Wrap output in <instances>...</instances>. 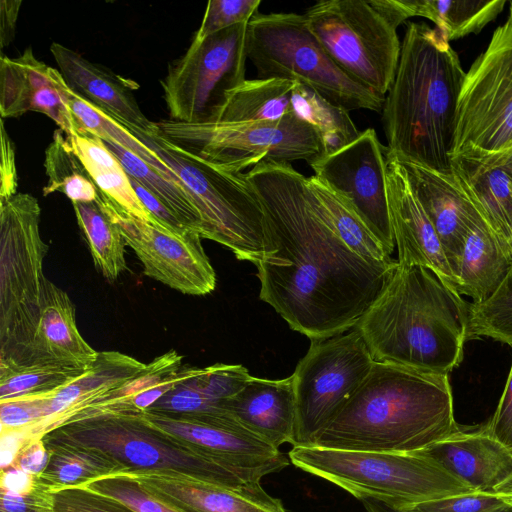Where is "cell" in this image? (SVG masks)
Instances as JSON below:
<instances>
[{
  "instance_id": "cell-52",
  "label": "cell",
  "mask_w": 512,
  "mask_h": 512,
  "mask_svg": "<svg viewBox=\"0 0 512 512\" xmlns=\"http://www.w3.org/2000/svg\"><path fill=\"white\" fill-rule=\"evenodd\" d=\"M49 459V450L46 448L42 438H37L27 443L20 450L12 465L17 466L32 476H38L46 468Z\"/></svg>"
},
{
  "instance_id": "cell-30",
  "label": "cell",
  "mask_w": 512,
  "mask_h": 512,
  "mask_svg": "<svg viewBox=\"0 0 512 512\" xmlns=\"http://www.w3.org/2000/svg\"><path fill=\"white\" fill-rule=\"evenodd\" d=\"M295 84L282 78L244 80L225 93L222 105L205 122H277L291 112Z\"/></svg>"
},
{
  "instance_id": "cell-26",
  "label": "cell",
  "mask_w": 512,
  "mask_h": 512,
  "mask_svg": "<svg viewBox=\"0 0 512 512\" xmlns=\"http://www.w3.org/2000/svg\"><path fill=\"white\" fill-rule=\"evenodd\" d=\"M225 408L243 427L272 446L293 445L296 405L292 375L277 380L251 376Z\"/></svg>"
},
{
  "instance_id": "cell-14",
  "label": "cell",
  "mask_w": 512,
  "mask_h": 512,
  "mask_svg": "<svg viewBox=\"0 0 512 512\" xmlns=\"http://www.w3.org/2000/svg\"><path fill=\"white\" fill-rule=\"evenodd\" d=\"M247 25L242 23L204 39L193 38L161 80L170 120L200 123L222 105L225 93L245 79Z\"/></svg>"
},
{
  "instance_id": "cell-36",
  "label": "cell",
  "mask_w": 512,
  "mask_h": 512,
  "mask_svg": "<svg viewBox=\"0 0 512 512\" xmlns=\"http://www.w3.org/2000/svg\"><path fill=\"white\" fill-rule=\"evenodd\" d=\"M95 266L109 281H115L126 270V242L118 226L98 202H72Z\"/></svg>"
},
{
  "instance_id": "cell-23",
  "label": "cell",
  "mask_w": 512,
  "mask_h": 512,
  "mask_svg": "<svg viewBox=\"0 0 512 512\" xmlns=\"http://www.w3.org/2000/svg\"><path fill=\"white\" fill-rule=\"evenodd\" d=\"M399 161L438 234L456 277L465 238L473 224L482 217L453 173H443L410 161Z\"/></svg>"
},
{
  "instance_id": "cell-10",
  "label": "cell",
  "mask_w": 512,
  "mask_h": 512,
  "mask_svg": "<svg viewBox=\"0 0 512 512\" xmlns=\"http://www.w3.org/2000/svg\"><path fill=\"white\" fill-rule=\"evenodd\" d=\"M159 133L195 156L232 173L262 163L306 161L323 155L313 127L292 112L277 122H156Z\"/></svg>"
},
{
  "instance_id": "cell-44",
  "label": "cell",
  "mask_w": 512,
  "mask_h": 512,
  "mask_svg": "<svg viewBox=\"0 0 512 512\" xmlns=\"http://www.w3.org/2000/svg\"><path fill=\"white\" fill-rule=\"evenodd\" d=\"M261 0H210L194 38L204 39L235 25L248 23L258 13Z\"/></svg>"
},
{
  "instance_id": "cell-20",
  "label": "cell",
  "mask_w": 512,
  "mask_h": 512,
  "mask_svg": "<svg viewBox=\"0 0 512 512\" xmlns=\"http://www.w3.org/2000/svg\"><path fill=\"white\" fill-rule=\"evenodd\" d=\"M418 452L478 493L512 497V450L494 438L486 424L460 426Z\"/></svg>"
},
{
  "instance_id": "cell-56",
  "label": "cell",
  "mask_w": 512,
  "mask_h": 512,
  "mask_svg": "<svg viewBox=\"0 0 512 512\" xmlns=\"http://www.w3.org/2000/svg\"><path fill=\"white\" fill-rule=\"evenodd\" d=\"M511 502H512V497L510 498Z\"/></svg>"
},
{
  "instance_id": "cell-40",
  "label": "cell",
  "mask_w": 512,
  "mask_h": 512,
  "mask_svg": "<svg viewBox=\"0 0 512 512\" xmlns=\"http://www.w3.org/2000/svg\"><path fill=\"white\" fill-rule=\"evenodd\" d=\"M484 336L512 345V266L490 297L469 303L467 339Z\"/></svg>"
},
{
  "instance_id": "cell-4",
  "label": "cell",
  "mask_w": 512,
  "mask_h": 512,
  "mask_svg": "<svg viewBox=\"0 0 512 512\" xmlns=\"http://www.w3.org/2000/svg\"><path fill=\"white\" fill-rule=\"evenodd\" d=\"M468 307L431 270L398 265L354 328L374 361L448 374L463 359Z\"/></svg>"
},
{
  "instance_id": "cell-29",
  "label": "cell",
  "mask_w": 512,
  "mask_h": 512,
  "mask_svg": "<svg viewBox=\"0 0 512 512\" xmlns=\"http://www.w3.org/2000/svg\"><path fill=\"white\" fill-rule=\"evenodd\" d=\"M512 266V255L483 218L470 228L460 256L457 292L482 302L500 286Z\"/></svg>"
},
{
  "instance_id": "cell-55",
  "label": "cell",
  "mask_w": 512,
  "mask_h": 512,
  "mask_svg": "<svg viewBox=\"0 0 512 512\" xmlns=\"http://www.w3.org/2000/svg\"><path fill=\"white\" fill-rule=\"evenodd\" d=\"M361 501L364 504V506L368 512H415L413 510L398 511V510L392 509V508L388 507L387 505H385L379 501L373 500V499H362ZM498 512H512V506L504 508Z\"/></svg>"
},
{
  "instance_id": "cell-16",
  "label": "cell",
  "mask_w": 512,
  "mask_h": 512,
  "mask_svg": "<svg viewBox=\"0 0 512 512\" xmlns=\"http://www.w3.org/2000/svg\"><path fill=\"white\" fill-rule=\"evenodd\" d=\"M388 149L368 128L335 153L322 155L309 166L314 176L345 198L391 255L395 240L388 192Z\"/></svg>"
},
{
  "instance_id": "cell-7",
  "label": "cell",
  "mask_w": 512,
  "mask_h": 512,
  "mask_svg": "<svg viewBox=\"0 0 512 512\" xmlns=\"http://www.w3.org/2000/svg\"><path fill=\"white\" fill-rule=\"evenodd\" d=\"M290 462L359 500L373 499L398 511L476 493L419 452L390 453L293 446Z\"/></svg>"
},
{
  "instance_id": "cell-8",
  "label": "cell",
  "mask_w": 512,
  "mask_h": 512,
  "mask_svg": "<svg viewBox=\"0 0 512 512\" xmlns=\"http://www.w3.org/2000/svg\"><path fill=\"white\" fill-rule=\"evenodd\" d=\"M128 128V127H127ZM177 174L201 219V238L215 241L255 266L274 251L261 203L245 173H232L193 155L159 133L128 128Z\"/></svg>"
},
{
  "instance_id": "cell-27",
  "label": "cell",
  "mask_w": 512,
  "mask_h": 512,
  "mask_svg": "<svg viewBox=\"0 0 512 512\" xmlns=\"http://www.w3.org/2000/svg\"><path fill=\"white\" fill-rule=\"evenodd\" d=\"M145 365L117 351L99 352L96 361L84 374L47 394L45 418L26 428L29 435L33 439L42 438L103 394L129 380Z\"/></svg>"
},
{
  "instance_id": "cell-32",
  "label": "cell",
  "mask_w": 512,
  "mask_h": 512,
  "mask_svg": "<svg viewBox=\"0 0 512 512\" xmlns=\"http://www.w3.org/2000/svg\"><path fill=\"white\" fill-rule=\"evenodd\" d=\"M307 183L324 217L351 251L371 263H397L345 198L314 175Z\"/></svg>"
},
{
  "instance_id": "cell-3",
  "label": "cell",
  "mask_w": 512,
  "mask_h": 512,
  "mask_svg": "<svg viewBox=\"0 0 512 512\" xmlns=\"http://www.w3.org/2000/svg\"><path fill=\"white\" fill-rule=\"evenodd\" d=\"M465 73L458 54L437 28L407 24L396 75L381 110L390 155L452 173Z\"/></svg>"
},
{
  "instance_id": "cell-39",
  "label": "cell",
  "mask_w": 512,
  "mask_h": 512,
  "mask_svg": "<svg viewBox=\"0 0 512 512\" xmlns=\"http://www.w3.org/2000/svg\"><path fill=\"white\" fill-rule=\"evenodd\" d=\"M129 176L162 201L188 229L201 236V219L185 190L164 177L138 156L115 143L103 140Z\"/></svg>"
},
{
  "instance_id": "cell-47",
  "label": "cell",
  "mask_w": 512,
  "mask_h": 512,
  "mask_svg": "<svg viewBox=\"0 0 512 512\" xmlns=\"http://www.w3.org/2000/svg\"><path fill=\"white\" fill-rule=\"evenodd\" d=\"M46 399L47 394H42L0 401L1 429L28 428L42 422Z\"/></svg>"
},
{
  "instance_id": "cell-34",
  "label": "cell",
  "mask_w": 512,
  "mask_h": 512,
  "mask_svg": "<svg viewBox=\"0 0 512 512\" xmlns=\"http://www.w3.org/2000/svg\"><path fill=\"white\" fill-rule=\"evenodd\" d=\"M291 112L318 133L323 155L335 153L360 134L347 110L300 82H296L292 90Z\"/></svg>"
},
{
  "instance_id": "cell-42",
  "label": "cell",
  "mask_w": 512,
  "mask_h": 512,
  "mask_svg": "<svg viewBox=\"0 0 512 512\" xmlns=\"http://www.w3.org/2000/svg\"><path fill=\"white\" fill-rule=\"evenodd\" d=\"M182 359L183 357L175 350H170L156 357L129 380L100 396L87 407L74 414L68 421L130 401L136 395L158 385L179 370L183 366Z\"/></svg>"
},
{
  "instance_id": "cell-2",
  "label": "cell",
  "mask_w": 512,
  "mask_h": 512,
  "mask_svg": "<svg viewBox=\"0 0 512 512\" xmlns=\"http://www.w3.org/2000/svg\"><path fill=\"white\" fill-rule=\"evenodd\" d=\"M459 427L448 374L375 361L314 446L415 453Z\"/></svg>"
},
{
  "instance_id": "cell-28",
  "label": "cell",
  "mask_w": 512,
  "mask_h": 512,
  "mask_svg": "<svg viewBox=\"0 0 512 512\" xmlns=\"http://www.w3.org/2000/svg\"><path fill=\"white\" fill-rule=\"evenodd\" d=\"M37 348L40 364L79 369L90 368L99 353L80 334L75 308L68 294L50 280L46 287Z\"/></svg>"
},
{
  "instance_id": "cell-49",
  "label": "cell",
  "mask_w": 512,
  "mask_h": 512,
  "mask_svg": "<svg viewBox=\"0 0 512 512\" xmlns=\"http://www.w3.org/2000/svg\"><path fill=\"white\" fill-rule=\"evenodd\" d=\"M486 427L494 438L512 450V364L498 406Z\"/></svg>"
},
{
  "instance_id": "cell-50",
  "label": "cell",
  "mask_w": 512,
  "mask_h": 512,
  "mask_svg": "<svg viewBox=\"0 0 512 512\" xmlns=\"http://www.w3.org/2000/svg\"><path fill=\"white\" fill-rule=\"evenodd\" d=\"M0 202L17 194L15 149L1 120Z\"/></svg>"
},
{
  "instance_id": "cell-15",
  "label": "cell",
  "mask_w": 512,
  "mask_h": 512,
  "mask_svg": "<svg viewBox=\"0 0 512 512\" xmlns=\"http://www.w3.org/2000/svg\"><path fill=\"white\" fill-rule=\"evenodd\" d=\"M96 201L118 226L146 276L188 295H206L215 289L216 274L197 232L171 229L154 217L142 220L100 190Z\"/></svg>"
},
{
  "instance_id": "cell-25",
  "label": "cell",
  "mask_w": 512,
  "mask_h": 512,
  "mask_svg": "<svg viewBox=\"0 0 512 512\" xmlns=\"http://www.w3.org/2000/svg\"><path fill=\"white\" fill-rule=\"evenodd\" d=\"M125 474V473H123ZM180 512H286L260 486L237 491L179 474H127Z\"/></svg>"
},
{
  "instance_id": "cell-18",
  "label": "cell",
  "mask_w": 512,
  "mask_h": 512,
  "mask_svg": "<svg viewBox=\"0 0 512 512\" xmlns=\"http://www.w3.org/2000/svg\"><path fill=\"white\" fill-rule=\"evenodd\" d=\"M67 89L60 72L38 60L30 47L18 57H0L2 119L39 112L72 136L79 128L69 106Z\"/></svg>"
},
{
  "instance_id": "cell-46",
  "label": "cell",
  "mask_w": 512,
  "mask_h": 512,
  "mask_svg": "<svg viewBox=\"0 0 512 512\" xmlns=\"http://www.w3.org/2000/svg\"><path fill=\"white\" fill-rule=\"evenodd\" d=\"M512 506L509 497L485 493H469L418 505L415 512H498Z\"/></svg>"
},
{
  "instance_id": "cell-21",
  "label": "cell",
  "mask_w": 512,
  "mask_h": 512,
  "mask_svg": "<svg viewBox=\"0 0 512 512\" xmlns=\"http://www.w3.org/2000/svg\"><path fill=\"white\" fill-rule=\"evenodd\" d=\"M52 56L67 87L125 127L147 135L158 132L156 122L141 111L134 91L139 85L106 67L93 63L76 51L53 42Z\"/></svg>"
},
{
  "instance_id": "cell-33",
  "label": "cell",
  "mask_w": 512,
  "mask_h": 512,
  "mask_svg": "<svg viewBox=\"0 0 512 512\" xmlns=\"http://www.w3.org/2000/svg\"><path fill=\"white\" fill-rule=\"evenodd\" d=\"M410 17L429 19L449 42L477 34L502 12L506 0H404Z\"/></svg>"
},
{
  "instance_id": "cell-22",
  "label": "cell",
  "mask_w": 512,
  "mask_h": 512,
  "mask_svg": "<svg viewBox=\"0 0 512 512\" xmlns=\"http://www.w3.org/2000/svg\"><path fill=\"white\" fill-rule=\"evenodd\" d=\"M452 173L480 216L512 255V149L451 157Z\"/></svg>"
},
{
  "instance_id": "cell-5",
  "label": "cell",
  "mask_w": 512,
  "mask_h": 512,
  "mask_svg": "<svg viewBox=\"0 0 512 512\" xmlns=\"http://www.w3.org/2000/svg\"><path fill=\"white\" fill-rule=\"evenodd\" d=\"M41 208L28 193L0 202V373L42 365L38 333L46 303L48 245Z\"/></svg>"
},
{
  "instance_id": "cell-11",
  "label": "cell",
  "mask_w": 512,
  "mask_h": 512,
  "mask_svg": "<svg viewBox=\"0 0 512 512\" xmlns=\"http://www.w3.org/2000/svg\"><path fill=\"white\" fill-rule=\"evenodd\" d=\"M308 28L336 65L353 80L385 97L398 67L397 26L377 0H328L303 14Z\"/></svg>"
},
{
  "instance_id": "cell-24",
  "label": "cell",
  "mask_w": 512,
  "mask_h": 512,
  "mask_svg": "<svg viewBox=\"0 0 512 512\" xmlns=\"http://www.w3.org/2000/svg\"><path fill=\"white\" fill-rule=\"evenodd\" d=\"M250 377L248 370L239 364L193 367L187 377L147 411L220 426L243 427L225 405Z\"/></svg>"
},
{
  "instance_id": "cell-51",
  "label": "cell",
  "mask_w": 512,
  "mask_h": 512,
  "mask_svg": "<svg viewBox=\"0 0 512 512\" xmlns=\"http://www.w3.org/2000/svg\"><path fill=\"white\" fill-rule=\"evenodd\" d=\"M129 180L143 206L158 222L177 231L190 230L185 227L178 217L155 195L150 193L131 176H129Z\"/></svg>"
},
{
  "instance_id": "cell-53",
  "label": "cell",
  "mask_w": 512,
  "mask_h": 512,
  "mask_svg": "<svg viewBox=\"0 0 512 512\" xmlns=\"http://www.w3.org/2000/svg\"><path fill=\"white\" fill-rule=\"evenodd\" d=\"M21 0L0 1V47L3 49L14 38Z\"/></svg>"
},
{
  "instance_id": "cell-35",
  "label": "cell",
  "mask_w": 512,
  "mask_h": 512,
  "mask_svg": "<svg viewBox=\"0 0 512 512\" xmlns=\"http://www.w3.org/2000/svg\"><path fill=\"white\" fill-rule=\"evenodd\" d=\"M50 452L44 471L35 481L48 490L79 487L90 481L123 473L99 452L69 445H45Z\"/></svg>"
},
{
  "instance_id": "cell-19",
  "label": "cell",
  "mask_w": 512,
  "mask_h": 512,
  "mask_svg": "<svg viewBox=\"0 0 512 512\" xmlns=\"http://www.w3.org/2000/svg\"><path fill=\"white\" fill-rule=\"evenodd\" d=\"M387 192L398 265L422 266L457 291L444 248L415 195L401 162L387 154Z\"/></svg>"
},
{
  "instance_id": "cell-41",
  "label": "cell",
  "mask_w": 512,
  "mask_h": 512,
  "mask_svg": "<svg viewBox=\"0 0 512 512\" xmlns=\"http://www.w3.org/2000/svg\"><path fill=\"white\" fill-rule=\"evenodd\" d=\"M88 369L33 365L1 372L0 401L52 393L71 383Z\"/></svg>"
},
{
  "instance_id": "cell-31",
  "label": "cell",
  "mask_w": 512,
  "mask_h": 512,
  "mask_svg": "<svg viewBox=\"0 0 512 512\" xmlns=\"http://www.w3.org/2000/svg\"><path fill=\"white\" fill-rule=\"evenodd\" d=\"M67 139L102 193L134 216L153 219L137 197L124 167L101 138L79 129Z\"/></svg>"
},
{
  "instance_id": "cell-13",
  "label": "cell",
  "mask_w": 512,
  "mask_h": 512,
  "mask_svg": "<svg viewBox=\"0 0 512 512\" xmlns=\"http://www.w3.org/2000/svg\"><path fill=\"white\" fill-rule=\"evenodd\" d=\"M512 149V2L506 21L465 73L451 157Z\"/></svg>"
},
{
  "instance_id": "cell-1",
  "label": "cell",
  "mask_w": 512,
  "mask_h": 512,
  "mask_svg": "<svg viewBox=\"0 0 512 512\" xmlns=\"http://www.w3.org/2000/svg\"><path fill=\"white\" fill-rule=\"evenodd\" d=\"M245 175L274 248L256 265L260 299L310 340L354 328L398 262L375 264L351 251L321 212L307 177L292 164L262 162Z\"/></svg>"
},
{
  "instance_id": "cell-9",
  "label": "cell",
  "mask_w": 512,
  "mask_h": 512,
  "mask_svg": "<svg viewBox=\"0 0 512 512\" xmlns=\"http://www.w3.org/2000/svg\"><path fill=\"white\" fill-rule=\"evenodd\" d=\"M247 57L258 78L300 82L345 110L380 112L385 97L362 86L330 58L303 14L256 13L247 25Z\"/></svg>"
},
{
  "instance_id": "cell-38",
  "label": "cell",
  "mask_w": 512,
  "mask_h": 512,
  "mask_svg": "<svg viewBox=\"0 0 512 512\" xmlns=\"http://www.w3.org/2000/svg\"><path fill=\"white\" fill-rule=\"evenodd\" d=\"M44 166L48 177L43 188L44 196L60 192L72 202H91L97 199L98 187L61 129L53 133V140L45 152Z\"/></svg>"
},
{
  "instance_id": "cell-45",
  "label": "cell",
  "mask_w": 512,
  "mask_h": 512,
  "mask_svg": "<svg viewBox=\"0 0 512 512\" xmlns=\"http://www.w3.org/2000/svg\"><path fill=\"white\" fill-rule=\"evenodd\" d=\"M52 512H136L123 502L89 488L50 490Z\"/></svg>"
},
{
  "instance_id": "cell-6",
  "label": "cell",
  "mask_w": 512,
  "mask_h": 512,
  "mask_svg": "<svg viewBox=\"0 0 512 512\" xmlns=\"http://www.w3.org/2000/svg\"><path fill=\"white\" fill-rule=\"evenodd\" d=\"M45 445H69L101 453L125 474H179L245 491L260 486L194 446L154 427L140 413H97L47 432Z\"/></svg>"
},
{
  "instance_id": "cell-48",
  "label": "cell",
  "mask_w": 512,
  "mask_h": 512,
  "mask_svg": "<svg viewBox=\"0 0 512 512\" xmlns=\"http://www.w3.org/2000/svg\"><path fill=\"white\" fill-rule=\"evenodd\" d=\"M0 512H52L50 490L38 483L25 494L1 489Z\"/></svg>"
},
{
  "instance_id": "cell-37",
  "label": "cell",
  "mask_w": 512,
  "mask_h": 512,
  "mask_svg": "<svg viewBox=\"0 0 512 512\" xmlns=\"http://www.w3.org/2000/svg\"><path fill=\"white\" fill-rule=\"evenodd\" d=\"M68 102L79 129L102 140L115 143L138 156L164 177L182 186L177 174L150 147L138 139L127 127L67 89ZM184 189V188H183Z\"/></svg>"
},
{
  "instance_id": "cell-17",
  "label": "cell",
  "mask_w": 512,
  "mask_h": 512,
  "mask_svg": "<svg viewBox=\"0 0 512 512\" xmlns=\"http://www.w3.org/2000/svg\"><path fill=\"white\" fill-rule=\"evenodd\" d=\"M154 427L194 446L252 482L289 464L279 450L245 428H233L155 412L140 413Z\"/></svg>"
},
{
  "instance_id": "cell-12",
  "label": "cell",
  "mask_w": 512,
  "mask_h": 512,
  "mask_svg": "<svg viewBox=\"0 0 512 512\" xmlns=\"http://www.w3.org/2000/svg\"><path fill=\"white\" fill-rule=\"evenodd\" d=\"M374 362L356 328L311 340L292 374L296 405L293 446L315 445Z\"/></svg>"
},
{
  "instance_id": "cell-54",
  "label": "cell",
  "mask_w": 512,
  "mask_h": 512,
  "mask_svg": "<svg viewBox=\"0 0 512 512\" xmlns=\"http://www.w3.org/2000/svg\"><path fill=\"white\" fill-rule=\"evenodd\" d=\"M35 476H32L17 466H10L1 470V489L25 494L30 492L35 486Z\"/></svg>"
},
{
  "instance_id": "cell-43",
  "label": "cell",
  "mask_w": 512,
  "mask_h": 512,
  "mask_svg": "<svg viewBox=\"0 0 512 512\" xmlns=\"http://www.w3.org/2000/svg\"><path fill=\"white\" fill-rule=\"evenodd\" d=\"M82 486L115 498L136 512H180L127 474L119 473L102 477Z\"/></svg>"
}]
</instances>
